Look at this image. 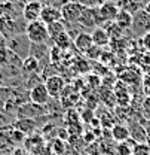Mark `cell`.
<instances>
[{"mask_svg": "<svg viewBox=\"0 0 150 155\" xmlns=\"http://www.w3.org/2000/svg\"><path fill=\"white\" fill-rule=\"evenodd\" d=\"M25 36L31 43H46L49 40L48 35V27L42 22V21H34L27 24L25 28Z\"/></svg>", "mask_w": 150, "mask_h": 155, "instance_id": "cell-1", "label": "cell"}, {"mask_svg": "<svg viewBox=\"0 0 150 155\" xmlns=\"http://www.w3.org/2000/svg\"><path fill=\"white\" fill-rule=\"evenodd\" d=\"M30 45H31V42L28 40V38L25 35H18L15 38H11L6 40V48L9 51H12L15 55H18L21 60L28 57Z\"/></svg>", "mask_w": 150, "mask_h": 155, "instance_id": "cell-2", "label": "cell"}, {"mask_svg": "<svg viewBox=\"0 0 150 155\" xmlns=\"http://www.w3.org/2000/svg\"><path fill=\"white\" fill-rule=\"evenodd\" d=\"M25 28H27V24L19 25L17 19L0 18V33L3 35V38L6 40L11 38H15L18 35H25Z\"/></svg>", "mask_w": 150, "mask_h": 155, "instance_id": "cell-3", "label": "cell"}, {"mask_svg": "<svg viewBox=\"0 0 150 155\" xmlns=\"http://www.w3.org/2000/svg\"><path fill=\"white\" fill-rule=\"evenodd\" d=\"M132 31L138 36H144L150 33V15L144 11H137L132 15Z\"/></svg>", "mask_w": 150, "mask_h": 155, "instance_id": "cell-4", "label": "cell"}, {"mask_svg": "<svg viewBox=\"0 0 150 155\" xmlns=\"http://www.w3.org/2000/svg\"><path fill=\"white\" fill-rule=\"evenodd\" d=\"M61 15H62V21L69 25V24H75L79 22V19L82 17L85 8H82L80 5H77L75 2H67L65 5H62L61 8Z\"/></svg>", "mask_w": 150, "mask_h": 155, "instance_id": "cell-5", "label": "cell"}, {"mask_svg": "<svg viewBox=\"0 0 150 155\" xmlns=\"http://www.w3.org/2000/svg\"><path fill=\"white\" fill-rule=\"evenodd\" d=\"M43 115H48V110L45 109V106H39L31 101L21 104L17 110L18 119H36V118Z\"/></svg>", "mask_w": 150, "mask_h": 155, "instance_id": "cell-6", "label": "cell"}, {"mask_svg": "<svg viewBox=\"0 0 150 155\" xmlns=\"http://www.w3.org/2000/svg\"><path fill=\"white\" fill-rule=\"evenodd\" d=\"M42 9H43L42 2H39V0H30V2H27L24 5V8H22V19L27 24L34 22V21H40Z\"/></svg>", "mask_w": 150, "mask_h": 155, "instance_id": "cell-7", "label": "cell"}, {"mask_svg": "<svg viewBox=\"0 0 150 155\" xmlns=\"http://www.w3.org/2000/svg\"><path fill=\"white\" fill-rule=\"evenodd\" d=\"M45 87L49 93L51 98H59L64 88H65V79L59 75H52V76H48L45 81Z\"/></svg>", "mask_w": 150, "mask_h": 155, "instance_id": "cell-8", "label": "cell"}, {"mask_svg": "<svg viewBox=\"0 0 150 155\" xmlns=\"http://www.w3.org/2000/svg\"><path fill=\"white\" fill-rule=\"evenodd\" d=\"M79 24L83 28H98V24H101V19L98 15V8H85L82 17L79 19Z\"/></svg>", "mask_w": 150, "mask_h": 155, "instance_id": "cell-9", "label": "cell"}, {"mask_svg": "<svg viewBox=\"0 0 150 155\" xmlns=\"http://www.w3.org/2000/svg\"><path fill=\"white\" fill-rule=\"evenodd\" d=\"M28 98L31 103L39 104V106H46L51 100V96L45 87V84H39L36 87H33L30 91H28Z\"/></svg>", "mask_w": 150, "mask_h": 155, "instance_id": "cell-10", "label": "cell"}, {"mask_svg": "<svg viewBox=\"0 0 150 155\" xmlns=\"http://www.w3.org/2000/svg\"><path fill=\"white\" fill-rule=\"evenodd\" d=\"M40 119H42V116H39L36 119H18L17 118V121L12 122V127L19 130L21 133H24L25 136H30L40 127V124H42Z\"/></svg>", "mask_w": 150, "mask_h": 155, "instance_id": "cell-11", "label": "cell"}, {"mask_svg": "<svg viewBox=\"0 0 150 155\" xmlns=\"http://www.w3.org/2000/svg\"><path fill=\"white\" fill-rule=\"evenodd\" d=\"M119 8L113 3V2H106V3H101L98 6V15H100V19H101V24L103 22H113L117 14H119Z\"/></svg>", "mask_w": 150, "mask_h": 155, "instance_id": "cell-12", "label": "cell"}, {"mask_svg": "<svg viewBox=\"0 0 150 155\" xmlns=\"http://www.w3.org/2000/svg\"><path fill=\"white\" fill-rule=\"evenodd\" d=\"M40 21H42L45 25H49V24H52V22L62 21L61 9H59V8H54V6H43L42 15H40Z\"/></svg>", "mask_w": 150, "mask_h": 155, "instance_id": "cell-13", "label": "cell"}, {"mask_svg": "<svg viewBox=\"0 0 150 155\" xmlns=\"http://www.w3.org/2000/svg\"><path fill=\"white\" fill-rule=\"evenodd\" d=\"M19 15L17 5L11 0H5L0 2V18H9V19H17Z\"/></svg>", "mask_w": 150, "mask_h": 155, "instance_id": "cell-14", "label": "cell"}, {"mask_svg": "<svg viewBox=\"0 0 150 155\" xmlns=\"http://www.w3.org/2000/svg\"><path fill=\"white\" fill-rule=\"evenodd\" d=\"M129 139L134 140L137 145H141V143H146L147 142V131L143 125L140 124H132L129 127Z\"/></svg>", "mask_w": 150, "mask_h": 155, "instance_id": "cell-15", "label": "cell"}, {"mask_svg": "<svg viewBox=\"0 0 150 155\" xmlns=\"http://www.w3.org/2000/svg\"><path fill=\"white\" fill-rule=\"evenodd\" d=\"M92 38H91V33H79L75 38V46L76 49L82 54H86L88 49L92 46Z\"/></svg>", "mask_w": 150, "mask_h": 155, "instance_id": "cell-16", "label": "cell"}, {"mask_svg": "<svg viewBox=\"0 0 150 155\" xmlns=\"http://www.w3.org/2000/svg\"><path fill=\"white\" fill-rule=\"evenodd\" d=\"M91 38H92V43L94 46H98V48H106L109 43H110V36L109 33L106 31V28H95L94 31L91 33Z\"/></svg>", "mask_w": 150, "mask_h": 155, "instance_id": "cell-17", "label": "cell"}, {"mask_svg": "<svg viewBox=\"0 0 150 155\" xmlns=\"http://www.w3.org/2000/svg\"><path fill=\"white\" fill-rule=\"evenodd\" d=\"M49 51H51V49H48L46 43H31V45H30V52H28V55L34 57L39 63H40L43 58H45V60H49ZM40 66H42V64H40Z\"/></svg>", "mask_w": 150, "mask_h": 155, "instance_id": "cell-18", "label": "cell"}, {"mask_svg": "<svg viewBox=\"0 0 150 155\" xmlns=\"http://www.w3.org/2000/svg\"><path fill=\"white\" fill-rule=\"evenodd\" d=\"M114 24H116L119 28H122V30L131 28L132 27V14L129 11H126V9H120L119 14H117V17H116V19H114Z\"/></svg>", "mask_w": 150, "mask_h": 155, "instance_id": "cell-19", "label": "cell"}, {"mask_svg": "<svg viewBox=\"0 0 150 155\" xmlns=\"http://www.w3.org/2000/svg\"><path fill=\"white\" fill-rule=\"evenodd\" d=\"M112 137L116 142H119V143L128 140L129 139V127H126L125 124H116V125H113Z\"/></svg>", "mask_w": 150, "mask_h": 155, "instance_id": "cell-20", "label": "cell"}, {"mask_svg": "<svg viewBox=\"0 0 150 155\" xmlns=\"http://www.w3.org/2000/svg\"><path fill=\"white\" fill-rule=\"evenodd\" d=\"M21 69H22L25 73H28V75H36L39 70H40V63H39L34 57L28 55V57H25L22 60Z\"/></svg>", "mask_w": 150, "mask_h": 155, "instance_id": "cell-21", "label": "cell"}, {"mask_svg": "<svg viewBox=\"0 0 150 155\" xmlns=\"http://www.w3.org/2000/svg\"><path fill=\"white\" fill-rule=\"evenodd\" d=\"M48 27V35H49V39L55 40L56 38H59L61 35H64L67 31V27H65V22L64 21H58V22H52Z\"/></svg>", "mask_w": 150, "mask_h": 155, "instance_id": "cell-22", "label": "cell"}, {"mask_svg": "<svg viewBox=\"0 0 150 155\" xmlns=\"http://www.w3.org/2000/svg\"><path fill=\"white\" fill-rule=\"evenodd\" d=\"M135 146H137V143L134 140H131V139H128V140H125L122 143H117L116 154L117 155H134Z\"/></svg>", "mask_w": 150, "mask_h": 155, "instance_id": "cell-23", "label": "cell"}, {"mask_svg": "<svg viewBox=\"0 0 150 155\" xmlns=\"http://www.w3.org/2000/svg\"><path fill=\"white\" fill-rule=\"evenodd\" d=\"M6 131H8V134H9L11 142L14 143V146H15V145H19V143H22V142L27 139V136L24 134V133H21L19 130L14 128L12 125H11V127H8V128H6Z\"/></svg>", "mask_w": 150, "mask_h": 155, "instance_id": "cell-24", "label": "cell"}, {"mask_svg": "<svg viewBox=\"0 0 150 155\" xmlns=\"http://www.w3.org/2000/svg\"><path fill=\"white\" fill-rule=\"evenodd\" d=\"M12 148H14V143L11 142L6 128L5 130H0V151L2 152H9Z\"/></svg>", "mask_w": 150, "mask_h": 155, "instance_id": "cell-25", "label": "cell"}, {"mask_svg": "<svg viewBox=\"0 0 150 155\" xmlns=\"http://www.w3.org/2000/svg\"><path fill=\"white\" fill-rule=\"evenodd\" d=\"M54 42H55V46H56V48H59L61 51H64V49H67V48L70 46V43H72V39H70V35L65 31L64 35H61L59 38H56Z\"/></svg>", "mask_w": 150, "mask_h": 155, "instance_id": "cell-26", "label": "cell"}, {"mask_svg": "<svg viewBox=\"0 0 150 155\" xmlns=\"http://www.w3.org/2000/svg\"><path fill=\"white\" fill-rule=\"evenodd\" d=\"M86 57H89L91 60H100L101 58V55H103V49L101 48H98V46H91L89 49H88V52L85 54Z\"/></svg>", "mask_w": 150, "mask_h": 155, "instance_id": "cell-27", "label": "cell"}, {"mask_svg": "<svg viewBox=\"0 0 150 155\" xmlns=\"http://www.w3.org/2000/svg\"><path fill=\"white\" fill-rule=\"evenodd\" d=\"M70 2H75L82 8H98L101 5L100 0H70Z\"/></svg>", "mask_w": 150, "mask_h": 155, "instance_id": "cell-28", "label": "cell"}, {"mask_svg": "<svg viewBox=\"0 0 150 155\" xmlns=\"http://www.w3.org/2000/svg\"><path fill=\"white\" fill-rule=\"evenodd\" d=\"M52 148H54L55 154H58V155H62L65 152V143H64V140H61V139H58V137L54 140Z\"/></svg>", "mask_w": 150, "mask_h": 155, "instance_id": "cell-29", "label": "cell"}, {"mask_svg": "<svg viewBox=\"0 0 150 155\" xmlns=\"http://www.w3.org/2000/svg\"><path fill=\"white\" fill-rule=\"evenodd\" d=\"M61 49L59 48H56L54 46L51 51H49V60H52V63H55V61H59V57H61Z\"/></svg>", "mask_w": 150, "mask_h": 155, "instance_id": "cell-30", "label": "cell"}, {"mask_svg": "<svg viewBox=\"0 0 150 155\" xmlns=\"http://www.w3.org/2000/svg\"><path fill=\"white\" fill-rule=\"evenodd\" d=\"M143 114L150 118V96L146 97V100H144V103H143Z\"/></svg>", "mask_w": 150, "mask_h": 155, "instance_id": "cell-31", "label": "cell"}, {"mask_svg": "<svg viewBox=\"0 0 150 155\" xmlns=\"http://www.w3.org/2000/svg\"><path fill=\"white\" fill-rule=\"evenodd\" d=\"M141 42H143V46L147 49L150 52V33H147V35H144L143 36V39H141Z\"/></svg>", "mask_w": 150, "mask_h": 155, "instance_id": "cell-32", "label": "cell"}, {"mask_svg": "<svg viewBox=\"0 0 150 155\" xmlns=\"http://www.w3.org/2000/svg\"><path fill=\"white\" fill-rule=\"evenodd\" d=\"M143 88H144V93H146V94H147V97H149L150 96V75H149V76H146V79H144Z\"/></svg>", "mask_w": 150, "mask_h": 155, "instance_id": "cell-33", "label": "cell"}, {"mask_svg": "<svg viewBox=\"0 0 150 155\" xmlns=\"http://www.w3.org/2000/svg\"><path fill=\"white\" fill-rule=\"evenodd\" d=\"M11 155H28L27 154V149H24V148H14L12 149V152H11Z\"/></svg>", "mask_w": 150, "mask_h": 155, "instance_id": "cell-34", "label": "cell"}, {"mask_svg": "<svg viewBox=\"0 0 150 155\" xmlns=\"http://www.w3.org/2000/svg\"><path fill=\"white\" fill-rule=\"evenodd\" d=\"M116 94H120V96H128V93H125V91H120V93H119V91H116ZM117 101H119L120 104H126V103H128L126 100H120V98H117Z\"/></svg>", "mask_w": 150, "mask_h": 155, "instance_id": "cell-35", "label": "cell"}, {"mask_svg": "<svg viewBox=\"0 0 150 155\" xmlns=\"http://www.w3.org/2000/svg\"><path fill=\"white\" fill-rule=\"evenodd\" d=\"M3 48H6V39L3 38V35L0 33V49H3Z\"/></svg>", "mask_w": 150, "mask_h": 155, "instance_id": "cell-36", "label": "cell"}, {"mask_svg": "<svg viewBox=\"0 0 150 155\" xmlns=\"http://www.w3.org/2000/svg\"><path fill=\"white\" fill-rule=\"evenodd\" d=\"M144 11H146V12H147V14H149V15H150V2H149V3H147V5H146V8H144Z\"/></svg>", "mask_w": 150, "mask_h": 155, "instance_id": "cell-37", "label": "cell"}, {"mask_svg": "<svg viewBox=\"0 0 150 155\" xmlns=\"http://www.w3.org/2000/svg\"><path fill=\"white\" fill-rule=\"evenodd\" d=\"M3 155H11V152H8V154H3Z\"/></svg>", "mask_w": 150, "mask_h": 155, "instance_id": "cell-38", "label": "cell"}, {"mask_svg": "<svg viewBox=\"0 0 150 155\" xmlns=\"http://www.w3.org/2000/svg\"><path fill=\"white\" fill-rule=\"evenodd\" d=\"M0 84H2V76H0Z\"/></svg>", "mask_w": 150, "mask_h": 155, "instance_id": "cell-39", "label": "cell"}, {"mask_svg": "<svg viewBox=\"0 0 150 155\" xmlns=\"http://www.w3.org/2000/svg\"><path fill=\"white\" fill-rule=\"evenodd\" d=\"M0 70H2V64H0Z\"/></svg>", "mask_w": 150, "mask_h": 155, "instance_id": "cell-40", "label": "cell"}]
</instances>
